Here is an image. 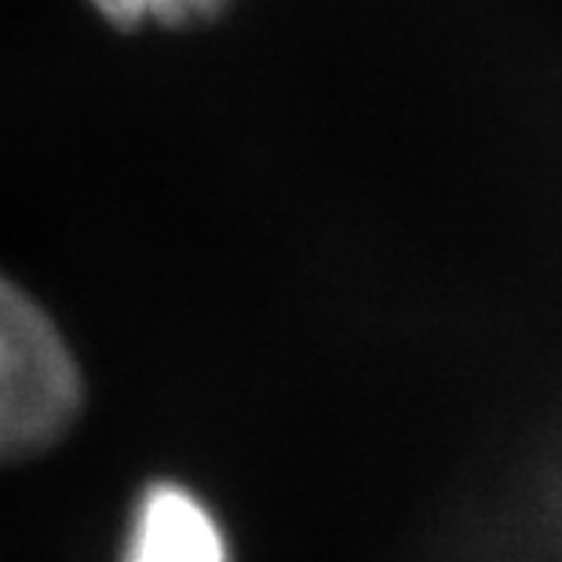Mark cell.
I'll list each match as a JSON object with an SVG mask.
<instances>
[{
    "label": "cell",
    "mask_w": 562,
    "mask_h": 562,
    "mask_svg": "<svg viewBox=\"0 0 562 562\" xmlns=\"http://www.w3.org/2000/svg\"><path fill=\"white\" fill-rule=\"evenodd\" d=\"M88 373L37 292L0 271V468L59 449L88 413Z\"/></svg>",
    "instance_id": "cell-1"
},
{
    "label": "cell",
    "mask_w": 562,
    "mask_h": 562,
    "mask_svg": "<svg viewBox=\"0 0 562 562\" xmlns=\"http://www.w3.org/2000/svg\"><path fill=\"white\" fill-rule=\"evenodd\" d=\"M125 562H231V544L216 512L194 490L154 479L136 501Z\"/></svg>",
    "instance_id": "cell-2"
},
{
    "label": "cell",
    "mask_w": 562,
    "mask_h": 562,
    "mask_svg": "<svg viewBox=\"0 0 562 562\" xmlns=\"http://www.w3.org/2000/svg\"><path fill=\"white\" fill-rule=\"evenodd\" d=\"M92 15L125 37L139 33H194L223 22L238 0H85Z\"/></svg>",
    "instance_id": "cell-3"
}]
</instances>
